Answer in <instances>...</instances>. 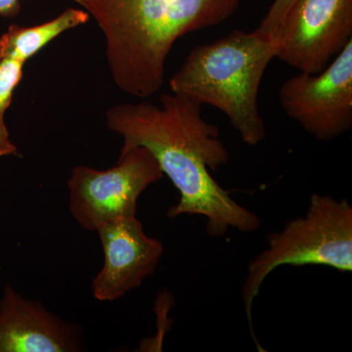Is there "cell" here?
<instances>
[{"instance_id":"obj_11","label":"cell","mask_w":352,"mask_h":352,"mask_svg":"<svg viewBox=\"0 0 352 352\" xmlns=\"http://www.w3.org/2000/svg\"><path fill=\"white\" fill-rule=\"evenodd\" d=\"M25 64L11 58H0V157L18 155L17 146L11 140L6 113L12 103L14 92L24 76Z\"/></svg>"},{"instance_id":"obj_3","label":"cell","mask_w":352,"mask_h":352,"mask_svg":"<svg viewBox=\"0 0 352 352\" xmlns=\"http://www.w3.org/2000/svg\"><path fill=\"white\" fill-rule=\"evenodd\" d=\"M276 51V36L258 30H235L226 38L194 48L171 76L170 91L217 108L245 144L258 145L266 138L259 87Z\"/></svg>"},{"instance_id":"obj_8","label":"cell","mask_w":352,"mask_h":352,"mask_svg":"<svg viewBox=\"0 0 352 352\" xmlns=\"http://www.w3.org/2000/svg\"><path fill=\"white\" fill-rule=\"evenodd\" d=\"M96 232L103 249L104 263L92 281V294L100 302H113L154 274L164 247L161 241L145 233L136 217L104 224Z\"/></svg>"},{"instance_id":"obj_2","label":"cell","mask_w":352,"mask_h":352,"mask_svg":"<svg viewBox=\"0 0 352 352\" xmlns=\"http://www.w3.org/2000/svg\"><path fill=\"white\" fill-rule=\"evenodd\" d=\"M241 0H82L105 39L106 60L116 87L147 98L164 82L173 45L189 32L217 27Z\"/></svg>"},{"instance_id":"obj_6","label":"cell","mask_w":352,"mask_h":352,"mask_svg":"<svg viewBox=\"0 0 352 352\" xmlns=\"http://www.w3.org/2000/svg\"><path fill=\"white\" fill-rule=\"evenodd\" d=\"M285 113L317 140L342 136L352 126V41L318 74L300 73L282 83Z\"/></svg>"},{"instance_id":"obj_9","label":"cell","mask_w":352,"mask_h":352,"mask_svg":"<svg viewBox=\"0 0 352 352\" xmlns=\"http://www.w3.org/2000/svg\"><path fill=\"white\" fill-rule=\"evenodd\" d=\"M82 329L51 314L41 303L4 287L0 300V352L82 351Z\"/></svg>"},{"instance_id":"obj_5","label":"cell","mask_w":352,"mask_h":352,"mask_svg":"<svg viewBox=\"0 0 352 352\" xmlns=\"http://www.w3.org/2000/svg\"><path fill=\"white\" fill-rule=\"evenodd\" d=\"M163 177L157 160L143 147L120 151L117 164L108 170L76 166L67 183L69 212L87 231L136 217L139 197Z\"/></svg>"},{"instance_id":"obj_1","label":"cell","mask_w":352,"mask_h":352,"mask_svg":"<svg viewBox=\"0 0 352 352\" xmlns=\"http://www.w3.org/2000/svg\"><path fill=\"white\" fill-rule=\"evenodd\" d=\"M159 102L117 104L106 112V122L122 138L120 151L146 148L179 192V201L168 210V217L201 215L212 237L229 228L258 230L261 219L210 175L230 160L219 127L204 119L201 105L182 95L163 94Z\"/></svg>"},{"instance_id":"obj_7","label":"cell","mask_w":352,"mask_h":352,"mask_svg":"<svg viewBox=\"0 0 352 352\" xmlns=\"http://www.w3.org/2000/svg\"><path fill=\"white\" fill-rule=\"evenodd\" d=\"M276 58L318 74L352 41V0H298L277 32Z\"/></svg>"},{"instance_id":"obj_10","label":"cell","mask_w":352,"mask_h":352,"mask_svg":"<svg viewBox=\"0 0 352 352\" xmlns=\"http://www.w3.org/2000/svg\"><path fill=\"white\" fill-rule=\"evenodd\" d=\"M89 14L83 8H68L52 20L32 27L11 25L0 36V58L25 64L65 32L85 25Z\"/></svg>"},{"instance_id":"obj_13","label":"cell","mask_w":352,"mask_h":352,"mask_svg":"<svg viewBox=\"0 0 352 352\" xmlns=\"http://www.w3.org/2000/svg\"><path fill=\"white\" fill-rule=\"evenodd\" d=\"M82 7V0H72ZM21 0H0V16L2 17H13L19 13Z\"/></svg>"},{"instance_id":"obj_12","label":"cell","mask_w":352,"mask_h":352,"mask_svg":"<svg viewBox=\"0 0 352 352\" xmlns=\"http://www.w3.org/2000/svg\"><path fill=\"white\" fill-rule=\"evenodd\" d=\"M296 1L298 0H274L265 17L256 30L268 36H276L287 14Z\"/></svg>"},{"instance_id":"obj_4","label":"cell","mask_w":352,"mask_h":352,"mask_svg":"<svg viewBox=\"0 0 352 352\" xmlns=\"http://www.w3.org/2000/svg\"><path fill=\"white\" fill-rule=\"evenodd\" d=\"M283 265H323L352 271V208L349 201L314 194L305 217L271 233L268 245L248 266L243 302L252 338V308L266 277Z\"/></svg>"}]
</instances>
